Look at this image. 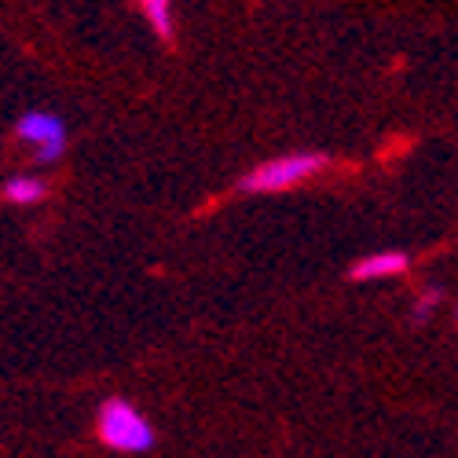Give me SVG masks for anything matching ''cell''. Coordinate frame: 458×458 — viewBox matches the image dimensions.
Returning a JSON list of instances; mask_svg holds the SVG:
<instances>
[{"instance_id": "cell-1", "label": "cell", "mask_w": 458, "mask_h": 458, "mask_svg": "<svg viewBox=\"0 0 458 458\" xmlns=\"http://www.w3.org/2000/svg\"><path fill=\"white\" fill-rule=\"evenodd\" d=\"M96 433L99 440L110 447V451H129V454H140V451H150L158 444V433L150 429L147 418L122 396H110L99 403V414H96Z\"/></svg>"}, {"instance_id": "cell-2", "label": "cell", "mask_w": 458, "mask_h": 458, "mask_svg": "<svg viewBox=\"0 0 458 458\" xmlns=\"http://www.w3.org/2000/svg\"><path fill=\"white\" fill-rule=\"evenodd\" d=\"M330 165L327 155H319V150H304V155H283V158H272L257 165L253 173L242 176V191L246 195H276V191H286L301 180H309L316 173H323Z\"/></svg>"}, {"instance_id": "cell-3", "label": "cell", "mask_w": 458, "mask_h": 458, "mask_svg": "<svg viewBox=\"0 0 458 458\" xmlns=\"http://www.w3.org/2000/svg\"><path fill=\"white\" fill-rule=\"evenodd\" d=\"M15 136L33 147L37 162L48 165L63 155V147H66V122L59 118V114H48V110H26L15 122Z\"/></svg>"}, {"instance_id": "cell-4", "label": "cell", "mask_w": 458, "mask_h": 458, "mask_svg": "<svg viewBox=\"0 0 458 458\" xmlns=\"http://www.w3.org/2000/svg\"><path fill=\"white\" fill-rule=\"evenodd\" d=\"M407 264H411V257H407L403 250H381V253H370V257L356 260L349 276H352L356 283H370V279H386V276L407 272Z\"/></svg>"}, {"instance_id": "cell-5", "label": "cell", "mask_w": 458, "mask_h": 458, "mask_svg": "<svg viewBox=\"0 0 458 458\" xmlns=\"http://www.w3.org/2000/svg\"><path fill=\"white\" fill-rule=\"evenodd\" d=\"M45 195H48V183L37 180V176H12L4 183V199L12 206H33V202H41Z\"/></svg>"}, {"instance_id": "cell-6", "label": "cell", "mask_w": 458, "mask_h": 458, "mask_svg": "<svg viewBox=\"0 0 458 458\" xmlns=\"http://www.w3.org/2000/svg\"><path fill=\"white\" fill-rule=\"evenodd\" d=\"M150 26H155V33L162 37V41H169L173 37V0H140Z\"/></svg>"}, {"instance_id": "cell-7", "label": "cell", "mask_w": 458, "mask_h": 458, "mask_svg": "<svg viewBox=\"0 0 458 458\" xmlns=\"http://www.w3.org/2000/svg\"><path fill=\"white\" fill-rule=\"evenodd\" d=\"M440 301H444V290H440V286H429V290H426L422 297L414 301V309H411V319H414V323H429Z\"/></svg>"}, {"instance_id": "cell-8", "label": "cell", "mask_w": 458, "mask_h": 458, "mask_svg": "<svg viewBox=\"0 0 458 458\" xmlns=\"http://www.w3.org/2000/svg\"><path fill=\"white\" fill-rule=\"evenodd\" d=\"M454 319H458V309H454Z\"/></svg>"}]
</instances>
